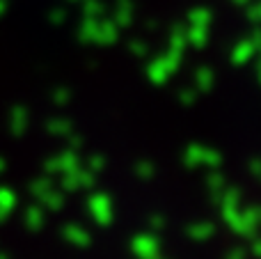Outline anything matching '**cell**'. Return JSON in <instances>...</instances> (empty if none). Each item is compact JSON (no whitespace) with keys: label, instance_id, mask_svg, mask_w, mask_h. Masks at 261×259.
<instances>
[]
</instances>
